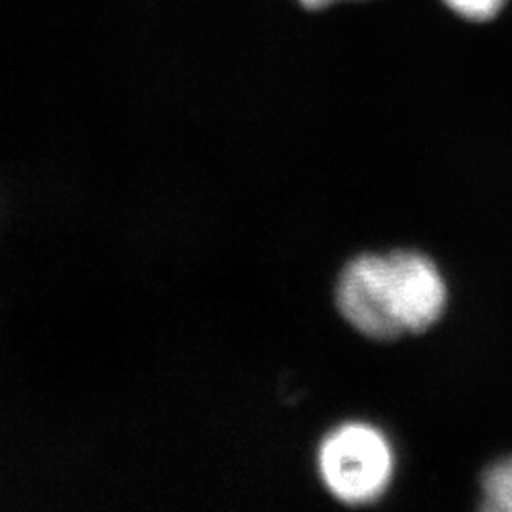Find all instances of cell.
<instances>
[{"instance_id":"2","label":"cell","mask_w":512,"mask_h":512,"mask_svg":"<svg viewBox=\"0 0 512 512\" xmlns=\"http://www.w3.org/2000/svg\"><path fill=\"white\" fill-rule=\"evenodd\" d=\"M336 302L349 325L370 338L389 340L403 334L387 256L351 260L338 279Z\"/></svg>"},{"instance_id":"1","label":"cell","mask_w":512,"mask_h":512,"mask_svg":"<svg viewBox=\"0 0 512 512\" xmlns=\"http://www.w3.org/2000/svg\"><path fill=\"white\" fill-rule=\"evenodd\" d=\"M319 473L336 499L361 505L384 494L393 475V452L384 435L366 423H346L323 440Z\"/></svg>"},{"instance_id":"6","label":"cell","mask_w":512,"mask_h":512,"mask_svg":"<svg viewBox=\"0 0 512 512\" xmlns=\"http://www.w3.org/2000/svg\"><path fill=\"white\" fill-rule=\"evenodd\" d=\"M334 2H340V0H300V4L308 10H319V8H327Z\"/></svg>"},{"instance_id":"4","label":"cell","mask_w":512,"mask_h":512,"mask_svg":"<svg viewBox=\"0 0 512 512\" xmlns=\"http://www.w3.org/2000/svg\"><path fill=\"white\" fill-rule=\"evenodd\" d=\"M484 509L512 512V458L494 463L482 480Z\"/></svg>"},{"instance_id":"5","label":"cell","mask_w":512,"mask_h":512,"mask_svg":"<svg viewBox=\"0 0 512 512\" xmlns=\"http://www.w3.org/2000/svg\"><path fill=\"white\" fill-rule=\"evenodd\" d=\"M452 12L469 21H488L495 18L507 0H442Z\"/></svg>"},{"instance_id":"3","label":"cell","mask_w":512,"mask_h":512,"mask_svg":"<svg viewBox=\"0 0 512 512\" xmlns=\"http://www.w3.org/2000/svg\"><path fill=\"white\" fill-rule=\"evenodd\" d=\"M387 264L403 332L429 329L446 306V285L439 268L416 251H395L387 255Z\"/></svg>"}]
</instances>
